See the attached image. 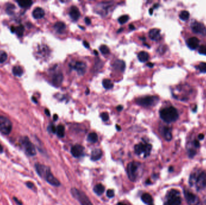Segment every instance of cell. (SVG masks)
I'll return each instance as SVG.
<instances>
[{"mask_svg": "<svg viewBox=\"0 0 206 205\" xmlns=\"http://www.w3.org/2000/svg\"><path fill=\"white\" fill-rule=\"evenodd\" d=\"M3 146L1 144V143H0V153H3Z\"/></svg>", "mask_w": 206, "mask_h": 205, "instance_id": "cell-52", "label": "cell"}, {"mask_svg": "<svg viewBox=\"0 0 206 205\" xmlns=\"http://www.w3.org/2000/svg\"><path fill=\"white\" fill-rule=\"evenodd\" d=\"M33 16L36 19H39L45 16V11L41 7H36L33 12Z\"/></svg>", "mask_w": 206, "mask_h": 205, "instance_id": "cell-18", "label": "cell"}, {"mask_svg": "<svg viewBox=\"0 0 206 205\" xmlns=\"http://www.w3.org/2000/svg\"><path fill=\"white\" fill-rule=\"evenodd\" d=\"M44 179H45L46 180V181L49 183V184H51L53 186H55V187H59L60 185V182L57 179H56L53 174H52V173L51 172L50 169H49L47 173L45 174V175L44 176V177L43 178Z\"/></svg>", "mask_w": 206, "mask_h": 205, "instance_id": "cell-13", "label": "cell"}, {"mask_svg": "<svg viewBox=\"0 0 206 205\" xmlns=\"http://www.w3.org/2000/svg\"><path fill=\"white\" fill-rule=\"evenodd\" d=\"M88 93H89V89H87V90H86V94H88Z\"/></svg>", "mask_w": 206, "mask_h": 205, "instance_id": "cell-62", "label": "cell"}, {"mask_svg": "<svg viewBox=\"0 0 206 205\" xmlns=\"http://www.w3.org/2000/svg\"><path fill=\"white\" fill-rule=\"evenodd\" d=\"M179 17L183 20H186L189 18V13L188 11L184 10L180 13Z\"/></svg>", "mask_w": 206, "mask_h": 205, "instance_id": "cell-34", "label": "cell"}, {"mask_svg": "<svg viewBox=\"0 0 206 205\" xmlns=\"http://www.w3.org/2000/svg\"><path fill=\"white\" fill-rule=\"evenodd\" d=\"M152 149V146L148 143H139L135 146L134 150L136 154L141 155L144 153V156L146 157L150 154Z\"/></svg>", "mask_w": 206, "mask_h": 205, "instance_id": "cell-7", "label": "cell"}, {"mask_svg": "<svg viewBox=\"0 0 206 205\" xmlns=\"http://www.w3.org/2000/svg\"><path fill=\"white\" fill-rule=\"evenodd\" d=\"M198 69L202 73H206V63H201L198 66Z\"/></svg>", "mask_w": 206, "mask_h": 205, "instance_id": "cell-35", "label": "cell"}, {"mask_svg": "<svg viewBox=\"0 0 206 205\" xmlns=\"http://www.w3.org/2000/svg\"><path fill=\"white\" fill-rule=\"evenodd\" d=\"M194 145L195 146V148H199L200 146V142H199L197 140H194Z\"/></svg>", "mask_w": 206, "mask_h": 205, "instance_id": "cell-44", "label": "cell"}, {"mask_svg": "<svg viewBox=\"0 0 206 205\" xmlns=\"http://www.w3.org/2000/svg\"><path fill=\"white\" fill-rule=\"evenodd\" d=\"M142 200L145 203L148 204L149 205L153 204V198L150 194H149L148 193L144 194L142 195Z\"/></svg>", "mask_w": 206, "mask_h": 205, "instance_id": "cell-25", "label": "cell"}, {"mask_svg": "<svg viewBox=\"0 0 206 205\" xmlns=\"http://www.w3.org/2000/svg\"><path fill=\"white\" fill-rule=\"evenodd\" d=\"M85 23H86V24L87 25H89L91 24V20L90 18H89L88 17H86V18H85Z\"/></svg>", "mask_w": 206, "mask_h": 205, "instance_id": "cell-45", "label": "cell"}, {"mask_svg": "<svg viewBox=\"0 0 206 205\" xmlns=\"http://www.w3.org/2000/svg\"><path fill=\"white\" fill-rule=\"evenodd\" d=\"M71 193L73 197H75L81 205H93L86 194L81 190L73 188L71 189Z\"/></svg>", "mask_w": 206, "mask_h": 205, "instance_id": "cell-4", "label": "cell"}, {"mask_svg": "<svg viewBox=\"0 0 206 205\" xmlns=\"http://www.w3.org/2000/svg\"><path fill=\"white\" fill-rule=\"evenodd\" d=\"M26 185H27V187L28 188H31V189H33V187H34V184H33V183L31 182H27L26 183Z\"/></svg>", "mask_w": 206, "mask_h": 205, "instance_id": "cell-43", "label": "cell"}, {"mask_svg": "<svg viewBox=\"0 0 206 205\" xmlns=\"http://www.w3.org/2000/svg\"><path fill=\"white\" fill-rule=\"evenodd\" d=\"M8 59V54L3 50H0V63H3Z\"/></svg>", "mask_w": 206, "mask_h": 205, "instance_id": "cell-33", "label": "cell"}, {"mask_svg": "<svg viewBox=\"0 0 206 205\" xmlns=\"http://www.w3.org/2000/svg\"><path fill=\"white\" fill-rule=\"evenodd\" d=\"M13 199L14 200H15V201L17 203V204H18L19 205H22V203H21L18 199H17L16 198V197H14V198H13Z\"/></svg>", "mask_w": 206, "mask_h": 205, "instance_id": "cell-47", "label": "cell"}, {"mask_svg": "<svg viewBox=\"0 0 206 205\" xmlns=\"http://www.w3.org/2000/svg\"><path fill=\"white\" fill-rule=\"evenodd\" d=\"M21 143L27 155L30 156L36 155V148H35L34 144L31 143V141L27 137H24L21 139Z\"/></svg>", "mask_w": 206, "mask_h": 205, "instance_id": "cell-5", "label": "cell"}, {"mask_svg": "<svg viewBox=\"0 0 206 205\" xmlns=\"http://www.w3.org/2000/svg\"><path fill=\"white\" fill-rule=\"evenodd\" d=\"M17 3L19 5L20 7H23V8H27L31 5L33 2L30 0H23V1H18Z\"/></svg>", "mask_w": 206, "mask_h": 205, "instance_id": "cell-28", "label": "cell"}, {"mask_svg": "<svg viewBox=\"0 0 206 205\" xmlns=\"http://www.w3.org/2000/svg\"><path fill=\"white\" fill-rule=\"evenodd\" d=\"M190 186H195L197 191H200L206 187V172H196L192 173L189 178Z\"/></svg>", "mask_w": 206, "mask_h": 205, "instance_id": "cell-1", "label": "cell"}, {"mask_svg": "<svg viewBox=\"0 0 206 205\" xmlns=\"http://www.w3.org/2000/svg\"><path fill=\"white\" fill-rule=\"evenodd\" d=\"M105 188L102 184H98L95 186L94 188V192L98 195H100L104 192Z\"/></svg>", "mask_w": 206, "mask_h": 205, "instance_id": "cell-27", "label": "cell"}, {"mask_svg": "<svg viewBox=\"0 0 206 205\" xmlns=\"http://www.w3.org/2000/svg\"><path fill=\"white\" fill-rule=\"evenodd\" d=\"M155 101V98L153 96H146L140 98L136 100V103L142 107H150Z\"/></svg>", "mask_w": 206, "mask_h": 205, "instance_id": "cell-12", "label": "cell"}, {"mask_svg": "<svg viewBox=\"0 0 206 205\" xmlns=\"http://www.w3.org/2000/svg\"><path fill=\"white\" fill-rule=\"evenodd\" d=\"M184 194L189 205H198L199 203H200V199L193 193L186 191V190H184Z\"/></svg>", "mask_w": 206, "mask_h": 205, "instance_id": "cell-10", "label": "cell"}, {"mask_svg": "<svg viewBox=\"0 0 206 205\" xmlns=\"http://www.w3.org/2000/svg\"><path fill=\"white\" fill-rule=\"evenodd\" d=\"M118 205H126V204H124V203H119L118 204Z\"/></svg>", "mask_w": 206, "mask_h": 205, "instance_id": "cell-58", "label": "cell"}, {"mask_svg": "<svg viewBox=\"0 0 206 205\" xmlns=\"http://www.w3.org/2000/svg\"><path fill=\"white\" fill-rule=\"evenodd\" d=\"M122 30H123V28H120V30H119V31H118V33H119V32H120V31H121Z\"/></svg>", "mask_w": 206, "mask_h": 205, "instance_id": "cell-60", "label": "cell"}, {"mask_svg": "<svg viewBox=\"0 0 206 205\" xmlns=\"http://www.w3.org/2000/svg\"><path fill=\"white\" fill-rule=\"evenodd\" d=\"M204 135L203 134H200L198 135V138L200 139V140H203V139H204Z\"/></svg>", "mask_w": 206, "mask_h": 205, "instance_id": "cell-49", "label": "cell"}, {"mask_svg": "<svg viewBox=\"0 0 206 205\" xmlns=\"http://www.w3.org/2000/svg\"><path fill=\"white\" fill-rule=\"evenodd\" d=\"M69 15L73 20H77L80 17V12L76 6H72L69 11Z\"/></svg>", "mask_w": 206, "mask_h": 205, "instance_id": "cell-17", "label": "cell"}, {"mask_svg": "<svg viewBox=\"0 0 206 205\" xmlns=\"http://www.w3.org/2000/svg\"><path fill=\"white\" fill-rule=\"evenodd\" d=\"M99 50H100V51L103 54H109L110 52L109 48L106 45H101L100 46V48H99Z\"/></svg>", "mask_w": 206, "mask_h": 205, "instance_id": "cell-36", "label": "cell"}, {"mask_svg": "<svg viewBox=\"0 0 206 205\" xmlns=\"http://www.w3.org/2000/svg\"><path fill=\"white\" fill-rule=\"evenodd\" d=\"M198 52L201 54L206 55V46L204 45H201L199 48Z\"/></svg>", "mask_w": 206, "mask_h": 205, "instance_id": "cell-38", "label": "cell"}, {"mask_svg": "<svg viewBox=\"0 0 206 205\" xmlns=\"http://www.w3.org/2000/svg\"><path fill=\"white\" fill-rule=\"evenodd\" d=\"M138 59L140 62H146L149 59V54L147 52H145V51H141L138 55Z\"/></svg>", "mask_w": 206, "mask_h": 205, "instance_id": "cell-24", "label": "cell"}, {"mask_svg": "<svg viewBox=\"0 0 206 205\" xmlns=\"http://www.w3.org/2000/svg\"><path fill=\"white\" fill-rule=\"evenodd\" d=\"M94 53H95V55H98V52H97L96 51H95V50L94 51Z\"/></svg>", "mask_w": 206, "mask_h": 205, "instance_id": "cell-61", "label": "cell"}, {"mask_svg": "<svg viewBox=\"0 0 206 205\" xmlns=\"http://www.w3.org/2000/svg\"><path fill=\"white\" fill-rule=\"evenodd\" d=\"M101 118L103 121H107L109 118V114L107 113H103L101 114Z\"/></svg>", "mask_w": 206, "mask_h": 205, "instance_id": "cell-40", "label": "cell"}, {"mask_svg": "<svg viewBox=\"0 0 206 205\" xmlns=\"http://www.w3.org/2000/svg\"><path fill=\"white\" fill-rule=\"evenodd\" d=\"M49 129H50V131H51V133H56L57 128H55V126L54 125V124H51V125L49 126Z\"/></svg>", "mask_w": 206, "mask_h": 205, "instance_id": "cell-42", "label": "cell"}, {"mask_svg": "<svg viewBox=\"0 0 206 205\" xmlns=\"http://www.w3.org/2000/svg\"><path fill=\"white\" fill-rule=\"evenodd\" d=\"M129 27H130V29H131V30H134V29H135V27L133 24H130Z\"/></svg>", "mask_w": 206, "mask_h": 205, "instance_id": "cell-54", "label": "cell"}, {"mask_svg": "<svg viewBox=\"0 0 206 205\" xmlns=\"http://www.w3.org/2000/svg\"><path fill=\"white\" fill-rule=\"evenodd\" d=\"M199 44H200V40L195 37L189 38L187 42L188 47L190 49L194 50L196 49L199 46Z\"/></svg>", "mask_w": 206, "mask_h": 205, "instance_id": "cell-15", "label": "cell"}, {"mask_svg": "<svg viewBox=\"0 0 206 205\" xmlns=\"http://www.w3.org/2000/svg\"><path fill=\"white\" fill-rule=\"evenodd\" d=\"M149 13H150V15H152L153 13V9H150V10H149Z\"/></svg>", "mask_w": 206, "mask_h": 205, "instance_id": "cell-55", "label": "cell"}, {"mask_svg": "<svg viewBox=\"0 0 206 205\" xmlns=\"http://www.w3.org/2000/svg\"><path fill=\"white\" fill-rule=\"evenodd\" d=\"M163 135L167 141L172 140V131L169 127H164L163 129Z\"/></svg>", "mask_w": 206, "mask_h": 205, "instance_id": "cell-22", "label": "cell"}, {"mask_svg": "<svg viewBox=\"0 0 206 205\" xmlns=\"http://www.w3.org/2000/svg\"><path fill=\"white\" fill-rule=\"evenodd\" d=\"M139 167V163L136 162H131L128 164L127 167V172L128 176L131 181H134L136 180Z\"/></svg>", "mask_w": 206, "mask_h": 205, "instance_id": "cell-8", "label": "cell"}, {"mask_svg": "<svg viewBox=\"0 0 206 205\" xmlns=\"http://www.w3.org/2000/svg\"><path fill=\"white\" fill-rule=\"evenodd\" d=\"M181 197L177 189H170L167 193L164 205H181Z\"/></svg>", "mask_w": 206, "mask_h": 205, "instance_id": "cell-3", "label": "cell"}, {"mask_svg": "<svg viewBox=\"0 0 206 205\" xmlns=\"http://www.w3.org/2000/svg\"><path fill=\"white\" fill-rule=\"evenodd\" d=\"M84 149L82 146L79 144H76L74 146L71 148V150H70V152H71V153L73 155V156L75 158H79L83 155Z\"/></svg>", "mask_w": 206, "mask_h": 205, "instance_id": "cell-14", "label": "cell"}, {"mask_svg": "<svg viewBox=\"0 0 206 205\" xmlns=\"http://www.w3.org/2000/svg\"><path fill=\"white\" fill-rule=\"evenodd\" d=\"M172 170H173V168H172V167H170V168H169V172H172Z\"/></svg>", "mask_w": 206, "mask_h": 205, "instance_id": "cell-59", "label": "cell"}, {"mask_svg": "<svg viewBox=\"0 0 206 205\" xmlns=\"http://www.w3.org/2000/svg\"><path fill=\"white\" fill-rule=\"evenodd\" d=\"M114 195H115V193L113 189H109L107 191V195L108 197H109V198H112V197H114Z\"/></svg>", "mask_w": 206, "mask_h": 205, "instance_id": "cell-41", "label": "cell"}, {"mask_svg": "<svg viewBox=\"0 0 206 205\" xmlns=\"http://www.w3.org/2000/svg\"><path fill=\"white\" fill-rule=\"evenodd\" d=\"M115 69L120 72H124L125 68V64L124 61L122 60H116L113 64Z\"/></svg>", "mask_w": 206, "mask_h": 205, "instance_id": "cell-23", "label": "cell"}, {"mask_svg": "<svg viewBox=\"0 0 206 205\" xmlns=\"http://www.w3.org/2000/svg\"><path fill=\"white\" fill-rule=\"evenodd\" d=\"M103 85L106 89H110L113 87V83L109 79H104L103 81Z\"/></svg>", "mask_w": 206, "mask_h": 205, "instance_id": "cell-30", "label": "cell"}, {"mask_svg": "<svg viewBox=\"0 0 206 205\" xmlns=\"http://www.w3.org/2000/svg\"><path fill=\"white\" fill-rule=\"evenodd\" d=\"M128 20H129V16H128L127 15H123L122 16H120L118 19L119 23L121 24H123L127 23Z\"/></svg>", "mask_w": 206, "mask_h": 205, "instance_id": "cell-37", "label": "cell"}, {"mask_svg": "<svg viewBox=\"0 0 206 205\" xmlns=\"http://www.w3.org/2000/svg\"><path fill=\"white\" fill-rule=\"evenodd\" d=\"M12 72H13V75H15V76L21 77L23 75L24 71H23V68L21 66H14L13 68Z\"/></svg>", "mask_w": 206, "mask_h": 205, "instance_id": "cell-26", "label": "cell"}, {"mask_svg": "<svg viewBox=\"0 0 206 205\" xmlns=\"http://www.w3.org/2000/svg\"><path fill=\"white\" fill-rule=\"evenodd\" d=\"M53 119H54V120H57V119H58V116H57V114H54V117H53Z\"/></svg>", "mask_w": 206, "mask_h": 205, "instance_id": "cell-53", "label": "cell"}, {"mask_svg": "<svg viewBox=\"0 0 206 205\" xmlns=\"http://www.w3.org/2000/svg\"><path fill=\"white\" fill-rule=\"evenodd\" d=\"M116 129H117L118 131H120V129H121V128H120V127L119 125H118V124H116Z\"/></svg>", "mask_w": 206, "mask_h": 205, "instance_id": "cell-56", "label": "cell"}, {"mask_svg": "<svg viewBox=\"0 0 206 205\" xmlns=\"http://www.w3.org/2000/svg\"><path fill=\"white\" fill-rule=\"evenodd\" d=\"M32 99H33V100H34V102H35V103H37V102H37V100H36V99H35L34 97L32 98Z\"/></svg>", "mask_w": 206, "mask_h": 205, "instance_id": "cell-57", "label": "cell"}, {"mask_svg": "<svg viewBox=\"0 0 206 205\" xmlns=\"http://www.w3.org/2000/svg\"><path fill=\"white\" fill-rule=\"evenodd\" d=\"M150 38L153 40H159L161 38L160 30L158 28H153L149 32Z\"/></svg>", "mask_w": 206, "mask_h": 205, "instance_id": "cell-16", "label": "cell"}, {"mask_svg": "<svg viewBox=\"0 0 206 205\" xmlns=\"http://www.w3.org/2000/svg\"><path fill=\"white\" fill-rule=\"evenodd\" d=\"M147 66H148L150 67V68H153L154 66V64L152 63H148L147 64Z\"/></svg>", "mask_w": 206, "mask_h": 205, "instance_id": "cell-51", "label": "cell"}, {"mask_svg": "<svg viewBox=\"0 0 206 205\" xmlns=\"http://www.w3.org/2000/svg\"><path fill=\"white\" fill-rule=\"evenodd\" d=\"M69 66L76 70L79 75H83L86 70V64L85 63L82 62H75L73 63H70Z\"/></svg>", "mask_w": 206, "mask_h": 205, "instance_id": "cell-11", "label": "cell"}, {"mask_svg": "<svg viewBox=\"0 0 206 205\" xmlns=\"http://www.w3.org/2000/svg\"><path fill=\"white\" fill-rule=\"evenodd\" d=\"M123 109V107L122 105H119L116 108V109L118 111H120L122 110V109Z\"/></svg>", "mask_w": 206, "mask_h": 205, "instance_id": "cell-48", "label": "cell"}, {"mask_svg": "<svg viewBox=\"0 0 206 205\" xmlns=\"http://www.w3.org/2000/svg\"><path fill=\"white\" fill-rule=\"evenodd\" d=\"M56 133L57 135H58V137L62 138L65 135V128L62 124L59 125L57 127V130H56Z\"/></svg>", "mask_w": 206, "mask_h": 205, "instance_id": "cell-29", "label": "cell"}, {"mask_svg": "<svg viewBox=\"0 0 206 205\" xmlns=\"http://www.w3.org/2000/svg\"><path fill=\"white\" fill-rule=\"evenodd\" d=\"M160 118L166 123L175 122L179 118V114L177 109L173 107H169L162 109L160 111Z\"/></svg>", "mask_w": 206, "mask_h": 205, "instance_id": "cell-2", "label": "cell"}, {"mask_svg": "<svg viewBox=\"0 0 206 205\" xmlns=\"http://www.w3.org/2000/svg\"><path fill=\"white\" fill-rule=\"evenodd\" d=\"M103 155V153L101 150L100 149H94V150H92L91 153V159L92 161H98V159H100Z\"/></svg>", "mask_w": 206, "mask_h": 205, "instance_id": "cell-19", "label": "cell"}, {"mask_svg": "<svg viewBox=\"0 0 206 205\" xmlns=\"http://www.w3.org/2000/svg\"><path fill=\"white\" fill-rule=\"evenodd\" d=\"M63 80V76L61 73H57V74H55L53 77V83L56 86L60 85L62 84Z\"/></svg>", "mask_w": 206, "mask_h": 205, "instance_id": "cell-20", "label": "cell"}, {"mask_svg": "<svg viewBox=\"0 0 206 205\" xmlns=\"http://www.w3.org/2000/svg\"><path fill=\"white\" fill-rule=\"evenodd\" d=\"M15 5H14L11 4L10 5L9 4L8 5V7H7V12H8V13L9 14H11V13H12L13 12V10L15 9Z\"/></svg>", "mask_w": 206, "mask_h": 205, "instance_id": "cell-39", "label": "cell"}, {"mask_svg": "<svg viewBox=\"0 0 206 205\" xmlns=\"http://www.w3.org/2000/svg\"><path fill=\"white\" fill-rule=\"evenodd\" d=\"M88 140L90 143H95L98 141V135L95 133H90L88 137Z\"/></svg>", "mask_w": 206, "mask_h": 205, "instance_id": "cell-31", "label": "cell"}, {"mask_svg": "<svg viewBox=\"0 0 206 205\" xmlns=\"http://www.w3.org/2000/svg\"><path fill=\"white\" fill-rule=\"evenodd\" d=\"M190 27L194 33L202 36H206V28L203 24L195 21L191 24Z\"/></svg>", "mask_w": 206, "mask_h": 205, "instance_id": "cell-9", "label": "cell"}, {"mask_svg": "<svg viewBox=\"0 0 206 205\" xmlns=\"http://www.w3.org/2000/svg\"><path fill=\"white\" fill-rule=\"evenodd\" d=\"M55 30L59 33H62L66 30V25L63 22H57L54 26Z\"/></svg>", "mask_w": 206, "mask_h": 205, "instance_id": "cell-21", "label": "cell"}, {"mask_svg": "<svg viewBox=\"0 0 206 205\" xmlns=\"http://www.w3.org/2000/svg\"><path fill=\"white\" fill-rule=\"evenodd\" d=\"M83 45H84V46L85 47L87 48H89V46H90L89 43L88 42H86V41H84V42H83Z\"/></svg>", "mask_w": 206, "mask_h": 205, "instance_id": "cell-46", "label": "cell"}, {"mask_svg": "<svg viewBox=\"0 0 206 205\" xmlns=\"http://www.w3.org/2000/svg\"><path fill=\"white\" fill-rule=\"evenodd\" d=\"M12 129L11 121L4 116L0 115V133L4 135H8Z\"/></svg>", "mask_w": 206, "mask_h": 205, "instance_id": "cell-6", "label": "cell"}, {"mask_svg": "<svg viewBox=\"0 0 206 205\" xmlns=\"http://www.w3.org/2000/svg\"><path fill=\"white\" fill-rule=\"evenodd\" d=\"M45 114H47V115L50 116V113H49V110H48V109H45Z\"/></svg>", "mask_w": 206, "mask_h": 205, "instance_id": "cell-50", "label": "cell"}, {"mask_svg": "<svg viewBox=\"0 0 206 205\" xmlns=\"http://www.w3.org/2000/svg\"><path fill=\"white\" fill-rule=\"evenodd\" d=\"M24 27L22 25L15 27V33H16L18 36H22L24 34Z\"/></svg>", "mask_w": 206, "mask_h": 205, "instance_id": "cell-32", "label": "cell"}]
</instances>
